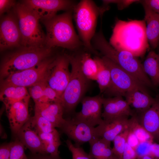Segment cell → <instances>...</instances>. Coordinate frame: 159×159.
I'll return each mask as SVG.
<instances>
[{"label": "cell", "mask_w": 159, "mask_h": 159, "mask_svg": "<svg viewBox=\"0 0 159 159\" xmlns=\"http://www.w3.org/2000/svg\"><path fill=\"white\" fill-rule=\"evenodd\" d=\"M47 85L44 79L29 87L30 95L35 103L42 102L44 90Z\"/></svg>", "instance_id": "1f68e13d"}, {"label": "cell", "mask_w": 159, "mask_h": 159, "mask_svg": "<svg viewBox=\"0 0 159 159\" xmlns=\"http://www.w3.org/2000/svg\"><path fill=\"white\" fill-rule=\"evenodd\" d=\"M137 156L135 149L126 143L124 150L122 159H137Z\"/></svg>", "instance_id": "8d00e7d4"}, {"label": "cell", "mask_w": 159, "mask_h": 159, "mask_svg": "<svg viewBox=\"0 0 159 159\" xmlns=\"http://www.w3.org/2000/svg\"><path fill=\"white\" fill-rule=\"evenodd\" d=\"M124 96L130 107L140 114L150 107L156 100V98L153 97L149 93L142 92L138 89L128 91Z\"/></svg>", "instance_id": "7402d4cb"}, {"label": "cell", "mask_w": 159, "mask_h": 159, "mask_svg": "<svg viewBox=\"0 0 159 159\" xmlns=\"http://www.w3.org/2000/svg\"><path fill=\"white\" fill-rule=\"evenodd\" d=\"M82 108L73 117L77 120L95 127L102 122V97L99 95L86 97L81 101Z\"/></svg>", "instance_id": "5bb4252c"}, {"label": "cell", "mask_w": 159, "mask_h": 159, "mask_svg": "<svg viewBox=\"0 0 159 159\" xmlns=\"http://www.w3.org/2000/svg\"><path fill=\"white\" fill-rule=\"evenodd\" d=\"M73 18V11H69L41 21L46 30L45 47H59L74 52L85 48L74 29Z\"/></svg>", "instance_id": "7a4b0ae2"}, {"label": "cell", "mask_w": 159, "mask_h": 159, "mask_svg": "<svg viewBox=\"0 0 159 159\" xmlns=\"http://www.w3.org/2000/svg\"><path fill=\"white\" fill-rule=\"evenodd\" d=\"M32 159H61L59 157H54L50 155H40L37 156Z\"/></svg>", "instance_id": "b9f144b4"}, {"label": "cell", "mask_w": 159, "mask_h": 159, "mask_svg": "<svg viewBox=\"0 0 159 159\" xmlns=\"http://www.w3.org/2000/svg\"><path fill=\"white\" fill-rule=\"evenodd\" d=\"M21 1L34 12L41 21L52 17L59 11H73L78 3L70 0H25Z\"/></svg>", "instance_id": "8fae6325"}, {"label": "cell", "mask_w": 159, "mask_h": 159, "mask_svg": "<svg viewBox=\"0 0 159 159\" xmlns=\"http://www.w3.org/2000/svg\"><path fill=\"white\" fill-rule=\"evenodd\" d=\"M53 49L46 47L32 48L22 47L7 55L0 67L1 80L14 73L32 68L49 58Z\"/></svg>", "instance_id": "5b68a950"}, {"label": "cell", "mask_w": 159, "mask_h": 159, "mask_svg": "<svg viewBox=\"0 0 159 159\" xmlns=\"http://www.w3.org/2000/svg\"><path fill=\"white\" fill-rule=\"evenodd\" d=\"M66 143L72 153V159H91L82 148L75 145L72 143L71 140L68 139L66 141Z\"/></svg>", "instance_id": "836d02e7"}, {"label": "cell", "mask_w": 159, "mask_h": 159, "mask_svg": "<svg viewBox=\"0 0 159 159\" xmlns=\"http://www.w3.org/2000/svg\"><path fill=\"white\" fill-rule=\"evenodd\" d=\"M143 70L154 87L159 86V59L158 54L149 51L142 63Z\"/></svg>", "instance_id": "d4e9b609"}, {"label": "cell", "mask_w": 159, "mask_h": 159, "mask_svg": "<svg viewBox=\"0 0 159 159\" xmlns=\"http://www.w3.org/2000/svg\"><path fill=\"white\" fill-rule=\"evenodd\" d=\"M89 143L90 150L88 154L91 159H112L114 156L111 143L97 137Z\"/></svg>", "instance_id": "603a6c76"}, {"label": "cell", "mask_w": 159, "mask_h": 159, "mask_svg": "<svg viewBox=\"0 0 159 159\" xmlns=\"http://www.w3.org/2000/svg\"><path fill=\"white\" fill-rule=\"evenodd\" d=\"M144 19L117 20L109 43L116 49L129 52L137 57H143L149 48Z\"/></svg>", "instance_id": "6da1fadb"}, {"label": "cell", "mask_w": 159, "mask_h": 159, "mask_svg": "<svg viewBox=\"0 0 159 159\" xmlns=\"http://www.w3.org/2000/svg\"><path fill=\"white\" fill-rule=\"evenodd\" d=\"M144 19L146 25V35L150 46L155 49L159 44V14L152 11L144 5Z\"/></svg>", "instance_id": "44dd1931"}, {"label": "cell", "mask_w": 159, "mask_h": 159, "mask_svg": "<svg viewBox=\"0 0 159 159\" xmlns=\"http://www.w3.org/2000/svg\"><path fill=\"white\" fill-rule=\"evenodd\" d=\"M130 122V119L127 117L103 119L96 127L97 137L111 143L116 136L129 127Z\"/></svg>", "instance_id": "2e32d148"}, {"label": "cell", "mask_w": 159, "mask_h": 159, "mask_svg": "<svg viewBox=\"0 0 159 159\" xmlns=\"http://www.w3.org/2000/svg\"><path fill=\"white\" fill-rule=\"evenodd\" d=\"M17 4L16 1L13 0H0V16L5 12H9L11 9L14 8Z\"/></svg>", "instance_id": "d590c367"}, {"label": "cell", "mask_w": 159, "mask_h": 159, "mask_svg": "<svg viewBox=\"0 0 159 159\" xmlns=\"http://www.w3.org/2000/svg\"><path fill=\"white\" fill-rule=\"evenodd\" d=\"M80 60L81 69L85 77L89 80H96L97 66L90 54L87 51H80Z\"/></svg>", "instance_id": "83f0119b"}, {"label": "cell", "mask_w": 159, "mask_h": 159, "mask_svg": "<svg viewBox=\"0 0 159 159\" xmlns=\"http://www.w3.org/2000/svg\"><path fill=\"white\" fill-rule=\"evenodd\" d=\"M37 133L43 144L44 154L59 157L58 148L61 143L59 134L56 129L49 133Z\"/></svg>", "instance_id": "484cf974"}, {"label": "cell", "mask_w": 159, "mask_h": 159, "mask_svg": "<svg viewBox=\"0 0 159 159\" xmlns=\"http://www.w3.org/2000/svg\"><path fill=\"white\" fill-rule=\"evenodd\" d=\"M24 146L18 139L11 142L10 159H28L25 153Z\"/></svg>", "instance_id": "d6a6232c"}, {"label": "cell", "mask_w": 159, "mask_h": 159, "mask_svg": "<svg viewBox=\"0 0 159 159\" xmlns=\"http://www.w3.org/2000/svg\"><path fill=\"white\" fill-rule=\"evenodd\" d=\"M158 54V58H159V52Z\"/></svg>", "instance_id": "f6af8a7d"}, {"label": "cell", "mask_w": 159, "mask_h": 159, "mask_svg": "<svg viewBox=\"0 0 159 159\" xmlns=\"http://www.w3.org/2000/svg\"><path fill=\"white\" fill-rule=\"evenodd\" d=\"M21 39L17 17L14 12H9L0 21V51L21 46Z\"/></svg>", "instance_id": "4fadbf2b"}, {"label": "cell", "mask_w": 159, "mask_h": 159, "mask_svg": "<svg viewBox=\"0 0 159 159\" xmlns=\"http://www.w3.org/2000/svg\"><path fill=\"white\" fill-rule=\"evenodd\" d=\"M69 54L57 56L49 66L44 80L47 85L61 97L69 82L71 72Z\"/></svg>", "instance_id": "9c48e42d"}, {"label": "cell", "mask_w": 159, "mask_h": 159, "mask_svg": "<svg viewBox=\"0 0 159 159\" xmlns=\"http://www.w3.org/2000/svg\"><path fill=\"white\" fill-rule=\"evenodd\" d=\"M91 43L95 50L115 62L145 86L154 87L145 73L142 63L138 57L129 52L118 50L113 47L105 37L102 24L99 31L96 33L92 38Z\"/></svg>", "instance_id": "3957f363"}, {"label": "cell", "mask_w": 159, "mask_h": 159, "mask_svg": "<svg viewBox=\"0 0 159 159\" xmlns=\"http://www.w3.org/2000/svg\"><path fill=\"white\" fill-rule=\"evenodd\" d=\"M93 58L96 62L98 67L96 81L98 83L100 92H104L110 85V71L102 57L96 56Z\"/></svg>", "instance_id": "4316f807"}, {"label": "cell", "mask_w": 159, "mask_h": 159, "mask_svg": "<svg viewBox=\"0 0 159 159\" xmlns=\"http://www.w3.org/2000/svg\"><path fill=\"white\" fill-rule=\"evenodd\" d=\"M11 142L4 144L0 147V159H10Z\"/></svg>", "instance_id": "ab89813d"}, {"label": "cell", "mask_w": 159, "mask_h": 159, "mask_svg": "<svg viewBox=\"0 0 159 159\" xmlns=\"http://www.w3.org/2000/svg\"><path fill=\"white\" fill-rule=\"evenodd\" d=\"M138 0H104V3L107 5L110 3L117 4L120 10L122 9L133 2L138 1Z\"/></svg>", "instance_id": "f35d334b"}, {"label": "cell", "mask_w": 159, "mask_h": 159, "mask_svg": "<svg viewBox=\"0 0 159 159\" xmlns=\"http://www.w3.org/2000/svg\"><path fill=\"white\" fill-rule=\"evenodd\" d=\"M101 57L109 68L111 76L110 85L105 93L114 97H122L127 92L133 89L148 93L146 87L132 75L109 59L103 56Z\"/></svg>", "instance_id": "ba28073f"}, {"label": "cell", "mask_w": 159, "mask_h": 159, "mask_svg": "<svg viewBox=\"0 0 159 159\" xmlns=\"http://www.w3.org/2000/svg\"><path fill=\"white\" fill-rule=\"evenodd\" d=\"M80 51L69 54L71 67L70 76L68 85L61 97L64 111L68 112L73 111L81 101L89 80L84 75L81 69Z\"/></svg>", "instance_id": "52a82bcc"}, {"label": "cell", "mask_w": 159, "mask_h": 159, "mask_svg": "<svg viewBox=\"0 0 159 159\" xmlns=\"http://www.w3.org/2000/svg\"><path fill=\"white\" fill-rule=\"evenodd\" d=\"M112 159H118L116 157H115V155L112 158Z\"/></svg>", "instance_id": "ee69618b"}, {"label": "cell", "mask_w": 159, "mask_h": 159, "mask_svg": "<svg viewBox=\"0 0 159 159\" xmlns=\"http://www.w3.org/2000/svg\"><path fill=\"white\" fill-rule=\"evenodd\" d=\"M138 159H155L149 155H145Z\"/></svg>", "instance_id": "7bdbcfd3"}, {"label": "cell", "mask_w": 159, "mask_h": 159, "mask_svg": "<svg viewBox=\"0 0 159 159\" xmlns=\"http://www.w3.org/2000/svg\"><path fill=\"white\" fill-rule=\"evenodd\" d=\"M150 156L155 159H159V143L153 142L152 143Z\"/></svg>", "instance_id": "60d3db41"}, {"label": "cell", "mask_w": 159, "mask_h": 159, "mask_svg": "<svg viewBox=\"0 0 159 159\" xmlns=\"http://www.w3.org/2000/svg\"><path fill=\"white\" fill-rule=\"evenodd\" d=\"M130 121L129 128L130 131L136 136L139 143L153 142V139L140 124L137 116L133 115L130 119Z\"/></svg>", "instance_id": "f1b7e54d"}, {"label": "cell", "mask_w": 159, "mask_h": 159, "mask_svg": "<svg viewBox=\"0 0 159 159\" xmlns=\"http://www.w3.org/2000/svg\"><path fill=\"white\" fill-rule=\"evenodd\" d=\"M106 9L98 6L91 0L80 1L74 7L73 17L75 22L79 36L87 51L96 54L97 51L93 47L91 42L95 32L98 17L102 18Z\"/></svg>", "instance_id": "277c9868"}, {"label": "cell", "mask_w": 159, "mask_h": 159, "mask_svg": "<svg viewBox=\"0 0 159 159\" xmlns=\"http://www.w3.org/2000/svg\"><path fill=\"white\" fill-rule=\"evenodd\" d=\"M69 139L73 140L78 146L90 142L97 137L96 127L91 126L74 117L65 119L59 128Z\"/></svg>", "instance_id": "7c38bea8"}, {"label": "cell", "mask_w": 159, "mask_h": 159, "mask_svg": "<svg viewBox=\"0 0 159 159\" xmlns=\"http://www.w3.org/2000/svg\"><path fill=\"white\" fill-rule=\"evenodd\" d=\"M130 132L129 127L116 136L113 141L112 152L114 155L118 159H122L124 150Z\"/></svg>", "instance_id": "4dcf8cb0"}, {"label": "cell", "mask_w": 159, "mask_h": 159, "mask_svg": "<svg viewBox=\"0 0 159 159\" xmlns=\"http://www.w3.org/2000/svg\"><path fill=\"white\" fill-rule=\"evenodd\" d=\"M18 139L33 153L44 154L42 143L38 135L32 127L29 120L16 135Z\"/></svg>", "instance_id": "ffe728a7"}, {"label": "cell", "mask_w": 159, "mask_h": 159, "mask_svg": "<svg viewBox=\"0 0 159 159\" xmlns=\"http://www.w3.org/2000/svg\"><path fill=\"white\" fill-rule=\"evenodd\" d=\"M140 1L153 11L159 14V0H145Z\"/></svg>", "instance_id": "74e56055"}, {"label": "cell", "mask_w": 159, "mask_h": 159, "mask_svg": "<svg viewBox=\"0 0 159 159\" xmlns=\"http://www.w3.org/2000/svg\"><path fill=\"white\" fill-rule=\"evenodd\" d=\"M14 8L21 33V47L32 48L45 47L46 34L37 14L21 1Z\"/></svg>", "instance_id": "8992f818"}, {"label": "cell", "mask_w": 159, "mask_h": 159, "mask_svg": "<svg viewBox=\"0 0 159 159\" xmlns=\"http://www.w3.org/2000/svg\"><path fill=\"white\" fill-rule=\"evenodd\" d=\"M56 56L49 57L35 66L12 74L1 80V87L9 85L30 87L43 80Z\"/></svg>", "instance_id": "30bf717a"}, {"label": "cell", "mask_w": 159, "mask_h": 159, "mask_svg": "<svg viewBox=\"0 0 159 159\" xmlns=\"http://www.w3.org/2000/svg\"><path fill=\"white\" fill-rule=\"evenodd\" d=\"M34 113L39 115L51 122L55 127L60 128L64 122L63 107L60 102L35 103Z\"/></svg>", "instance_id": "ac0fdd59"}, {"label": "cell", "mask_w": 159, "mask_h": 159, "mask_svg": "<svg viewBox=\"0 0 159 159\" xmlns=\"http://www.w3.org/2000/svg\"><path fill=\"white\" fill-rule=\"evenodd\" d=\"M0 100L4 104L22 100H29L30 95L26 88L9 85L1 87Z\"/></svg>", "instance_id": "cb8c5ba5"}, {"label": "cell", "mask_w": 159, "mask_h": 159, "mask_svg": "<svg viewBox=\"0 0 159 159\" xmlns=\"http://www.w3.org/2000/svg\"><path fill=\"white\" fill-rule=\"evenodd\" d=\"M153 142L145 141L139 143L135 149L137 156V159L145 155L150 156V146Z\"/></svg>", "instance_id": "e575fe53"}, {"label": "cell", "mask_w": 159, "mask_h": 159, "mask_svg": "<svg viewBox=\"0 0 159 159\" xmlns=\"http://www.w3.org/2000/svg\"><path fill=\"white\" fill-rule=\"evenodd\" d=\"M29 100L17 101L4 104L10 128L16 135L19 130L29 120Z\"/></svg>", "instance_id": "9a60e30c"}, {"label": "cell", "mask_w": 159, "mask_h": 159, "mask_svg": "<svg viewBox=\"0 0 159 159\" xmlns=\"http://www.w3.org/2000/svg\"><path fill=\"white\" fill-rule=\"evenodd\" d=\"M102 106L103 111L102 116L104 120L128 117L134 115L131 107L122 96L102 97Z\"/></svg>", "instance_id": "e0dca14e"}, {"label": "cell", "mask_w": 159, "mask_h": 159, "mask_svg": "<svg viewBox=\"0 0 159 159\" xmlns=\"http://www.w3.org/2000/svg\"><path fill=\"white\" fill-rule=\"evenodd\" d=\"M32 127L37 133H47L55 129L54 125L50 122L39 115L34 113V115L29 119Z\"/></svg>", "instance_id": "f546056e"}, {"label": "cell", "mask_w": 159, "mask_h": 159, "mask_svg": "<svg viewBox=\"0 0 159 159\" xmlns=\"http://www.w3.org/2000/svg\"><path fill=\"white\" fill-rule=\"evenodd\" d=\"M142 126L154 140H159V98L153 104L138 117Z\"/></svg>", "instance_id": "d6986e66"}]
</instances>
